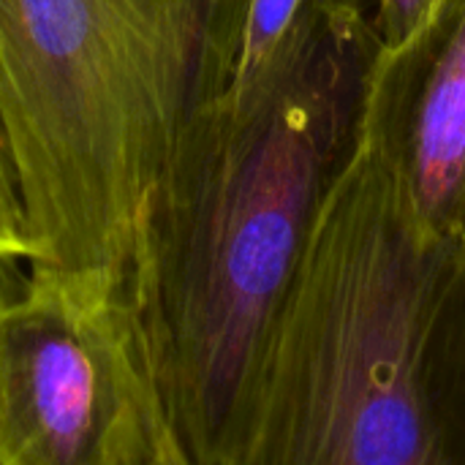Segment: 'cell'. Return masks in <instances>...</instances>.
<instances>
[{
	"instance_id": "obj_10",
	"label": "cell",
	"mask_w": 465,
	"mask_h": 465,
	"mask_svg": "<svg viewBox=\"0 0 465 465\" xmlns=\"http://www.w3.org/2000/svg\"><path fill=\"white\" fill-rule=\"evenodd\" d=\"M153 465H158V463H153Z\"/></svg>"
},
{
	"instance_id": "obj_2",
	"label": "cell",
	"mask_w": 465,
	"mask_h": 465,
	"mask_svg": "<svg viewBox=\"0 0 465 465\" xmlns=\"http://www.w3.org/2000/svg\"><path fill=\"white\" fill-rule=\"evenodd\" d=\"M221 465H465V234L417 213L368 95Z\"/></svg>"
},
{
	"instance_id": "obj_9",
	"label": "cell",
	"mask_w": 465,
	"mask_h": 465,
	"mask_svg": "<svg viewBox=\"0 0 465 465\" xmlns=\"http://www.w3.org/2000/svg\"><path fill=\"white\" fill-rule=\"evenodd\" d=\"M155 463L158 465H193L191 460H188V458H185V452L180 450V444L174 441V436H172L169 425H163V430H161L158 450H155Z\"/></svg>"
},
{
	"instance_id": "obj_8",
	"label": "cell",
	"mask_w": 465,
	"mask_h": 465,
	"mask_svg": "<svg viewBox=\"0 0 465 465\" xmlns=\"http://www.w3.org/2000/svg\"><path fill=\"white\" fill-rule=\"evenodd\" d=\"M373 30L379 35L381 54H398L409 49L444 11L450 0H362Z\"/></svg>"
},
{
	"instance_id": "obj_4",
	"label": "cell",
	"mask_w": 465,
	"mask_h": 465,
	"mask_svg": "<svg viewBox=\"0 0 465 465\" xmlns=\"http://www.w3.org/2000/svg\"><path fill=\"white\" fill-rule=\"evenodd\" d=\"M163 425L125 292L0 270V465H153Z\"/></svg>"
},
{
	"instance_id": "obj_7",
	"label": "cell",
	"mask_w": 465,
	"mask_h": 465,
	"mask_svg": "<svg viewBox=\"0 0 465 465\" xmlns=\"http://www.w3.org/2000/svg\"><path fill=\"white\" fill-rule=\"evenodd\" d=\"M33 234L19 191V177L11 155V144L0 120V270L30 262Z\"/></svg>"
},
{
	"instance_id": "obj_5",
	"label": "cell",
	"mask_w": 465,
	"mask_h": 465,
	"mask_svg": "<svg viewBox=\"0 0 465 465\" xmlns=\"http://www.w3.org/2000/svg\"><path fill=\"white\" fill-rule=\"evenodd\" d=\"M368 104L417 213L465 234V0H450L409 49L376 54Z\"/></svg>"
},
{
	"instance_id": "obj_6",
	"label": "cell",
	"mask_w": 465,
	"mask_h": 465,
	"mask_svg": "<svg viewBox=\"0 0 465 465\" xmlns=\"http://www.w3.org/2000/svg\"><path fill=\"white\" fill-rule=\"evenodd\" d=\"M308 0H248L240 65L232 84L251 82L278 52Z\"/></svg>"
},
{
	"instance_id": "obj_3",
	"label": "cell",
	"mask_w": 465,
	"mask_h": 465,
	"mask_svg": "<svg viewBox=\"0 0 465 465\" xmlns=\"http://www.w3.org/2000/svg\"><path fill=\"white\" fill-rule=\"evenodd\" d=\"M248 0H0V120L30 270L125 292L139 210L240 65Z\"/></svg>"
},
{
	"instance_id": "obj_1",
	"label": "cell",
	"mask_w": 465,
	"mask_h": 465,
	"mask_svg": "<svg viewBox=\"0 0 465 465\" xmlns=\"http://www.w3.org/2000/svg\"><path fill=\"white\" fill-rule=\"evenodd\" d=\"M376 54L362 0H308L272 60L188 120L139 210L125 300L193 465L223 460Z\"/></svg>"
}]
</instances>
